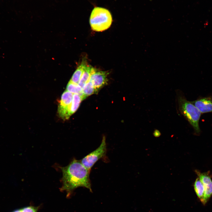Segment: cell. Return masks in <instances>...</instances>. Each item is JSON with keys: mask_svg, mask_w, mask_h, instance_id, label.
<instances>
[{"mask_svg": "<svg viewBox=\"0 0 212 212\" xmlns=\"http://www.w3.org/2000/svg\"><path fill=\"white\" fill-rule=\"evenodd\" d=\"M62 173L61 191H65L69 196L75 188H86L92 191L89 175L90 170L80 161L74 159L68 165L61 168Z\"/></svg>", "mask_w": 212, "mask_h": 212, "instance_id": "cell-1", "label": "cell"}, {"mask_svg": "<svg viewBox=\"0 0 212 212\" xmlns=\"http://www.w3.org/2000/svg\"><path fill=\"white\" fill-rule=\"evenodd\" d=\"M177 99L180 112L192 126L196 133H199L200 130L199 122L201 113L180 92H178Z\"/></svg>", "mask_w": 212, "mask_h": 212, "instance_id": "cell-2", "label": "cell"}, {"mask_svg": "<svg viewBox=\"0 0 212 212\" xmlns=\"http://www.w3.org/2000/svg\"><path fill=\"white\" fill-rule=\"evenodd\" d=\"M89 21L93 30L101 32L110 27L112 19L108 10L102 7L95 6L91 12Z\"/></svg>", "mask_w": 212, "mask_h": 212, "instance_id": "cell-3", "label": "cell"}, {"mask_svg": "<svg viewBox=\"0 0 212 212\" xmlns=\"http://www.w3.org/2000/svg\"><path fill=\"white\" fill-rule=\"evenodd\" d=\"M106 149L105 138L103 136L99 146L83 158L80 162L85 167L90 170L94 164L99 159L105 155Z\"/></svg>", "mask_w": 212, "mask_h": 212, "instance_id": "cell-4", "label": "cell"}, {"mask_svg": "<svg viewBox=\"0 0 212 212\" xmlns=\"http://www.w3.org/2000/svg\"><path fill=\"white\" fill-rule=\"evenodd\" d=\"M73 94L67 90L62 93L58 109L60 117L64 120L68 119L70 115L69 111Z\"/></svg>", "mask_w": 212, "mask_h": 212, "instance_id": "cell-5", "label": "cell"}, {"mask_svg": "<svg viewBox=\"0 0 212 212\" xmlns=\"http://www.w3.org/2000/svg\"><path fill=\"white\" fill-rule=\"evenodd\" d=\"M107 73L93 68L90 79L97 92L99 89L107 82Z\"/></svg>", "mask_w": 212, "mask_h": 212, "instance_id": "cell-6", "label": "cell"}, {"mask_svg": "<svg viewBox=\"0 0 212 212\" xmlns=\"http://www.w3.org/2000/svg\"><path fill=\"white\" fill-rule=\"evenodd\" d=\"M195 172L203 183L205 189V193L203 204L207 203L212 195V181L207 173H201L196 170Z\"/></svg>", "mask_w": 212, "mask_h": 212, "instance_id": "cell-7", "label": "cell"}, {"mask_svg": "<svg viewBox=\"0 0 212 212\" xmlns=\"http://www.w3.org/2000/svg\"><path fill=\"white\" fill-rule=\"evenodd\" d=\"M191 102L201 113L212 112V97H211L201 98Z\"/></svg>", "mask_w": 212, "mask_h": 212, "instance_id": "cell-8", "label": "cell"}, {"mask_svg": "<svg viewBox=\"0 0 212 212\" xmlns=\"http://www.w3.org/2000/svg\"><path fill=\"white\" fill-rule=\"evenodd\" d=\"M87 64L85 59H83L80 64L74 72L69 81L74 83L78 84L85 67Z\"/></svg>", "mask_w": 212, "mask_h": 212, "instance_id": "cell-9", "label": "cell"}, {"mask_svg": "<svg viewBox=\"0 0 212 212\" xmlns=\"http://www.w3.org/2000/svg\"><path fill=\"white\" fill-rule=\"evenodd\" d=\"M195 191L201 202L203 204L205 193L203 185L199 178L196 180L193 185Z\"/></svg>", "mask_w": 212, "mask_h": 212, "instance_id": "cell-10", "label": "cell"}, {"mask_svg": "<svg viewBox=\"0 0 212 212\" xmlns=\"http://www.w3.org/2000/svg\"><path fill=\"white\" fill-rule=\"evenodd\" d=\"M93 68L91 66L86 65L78 84L82 88L89 80Z\"/></svg>", "mask_w": 212, "mask_h": 212, "instance_id": "cell-11", "label": "cell"}, {"mask_svg": "<svg viewBox=\"0 0 212 212\" xmlns=\"http://www.w3.org/2000/svg\"><path fill=\"white\" fill-rule=\"evenodd\" d=\"M66 90L73 94H77L84 100L82 88L78 84H75L69 81L67 86Z\"/></svg>", "mask_w": 212, "mask_h": 212, "instance_id": "cell-12", "label": "cell"}, {"mask_svg": "<svg viewBox=\"0 0 212 212\" xmlns=\"http://www.w3.org/2000/svg\"><path fill=\"white\" fill-rule=\"evenodd\" d=\"M83 100L82 98L79 95L73 94L72 101L69 111L70 116L74 113L78 108L80 104Z\"/></svg>", "mask_w": 212, "mask_h": 212, "instance_id": "cell-13", "label": "cell"}, {"mask_svg": "<svg viewBox=\"0 0 212 212\" xmlns=\"http://www.w3.org/2000/svg\"><path fill=\"white\" fill-rule=\"evenodd\" d=\"M82 90L84 100L88 96L96 93L95 88L90 80L83 87Z\"/></svg>", "mask_w": 212, "mask_h": 212, "instance_id": "cell-14", "label": "cell"}, {"mask_svg": "<svg viewBox=\"0 0 212 212\" xmlns=\"http://www.w3.org/2000/svg\"><path fill=\"white\" fill-rule=\"evenodd\" d=\"M38 207L29 206L16 210L12 212H37Z\"/></svg>", "mask_w": 212, "mask_h": 212, "instance_id": "cell-15", "label": "cell"}, {"mask_svg": "<svg viewBox=\"0 0 212 212\" xmlns=\"http://www.w3.org/2000/svg\"><path fill=\"white\" fill-rule=\"evenodd\" d=\"M153 134L156 137H158L160 136V132L158 130H156L154 132Z\"/></svg>", "mask_w": 212, "mask_h": 212, "instance_id": "cell-16", "label": "cell"}]
</instances>
